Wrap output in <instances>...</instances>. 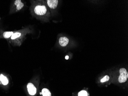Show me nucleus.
Returning a JSON list of instances; mask_svg holds the SVG:
<instances>
[{
    "label": "nucleus",
    "mask_w": 128,
    "mask_h": 96,
    "mask_svg": "<svg viewBox=\"0 0 128 96\" xmlns=\"http://www.w3.org/2000/svg\"><path fill=\"white\" fill-rule=\"evenodd\" d=\"M120 75L118 78V81L120 83H123L126 82L128 78V73L126 69L125 68H121L120 69Z\"/></svg>",
    "instance_id": "f257e3e1"
},
{
    "label": "nucleus",
    "mask_w": 128,
    "mask_h": 96,
    "mask_svg": "<svg viewBox=\"0 0 128 96\" xmlns=\"http://www.w3.org/2000/svg\"><path fill=\"white\" fill-rule=\"evenodd\" d=\"M34 11L37 15L42 16L46 14L47 9L44 6L38 5L34 8Z\"/></svg>",
    "instance_id": "f03ea898"
},
{
    "label": "nucleus",
    "mask_w": 128,
    "mask_h": 96,
    "mask_svg": "<svg viewBox=\"0 0 128 96\" xmlns=\"http://www.w3.org/2000/svg\"><path fill=\"white\" fill-rule=\"evenodd\" d=\"M27 87L28 92L30 95H34L36 93V88L33 84L31 83H28L27 85Z\"/></svg>",
    "instance_id": "7ed1b4c3"
},
{
    "label": "nucleus",
    "mask_w": 128,
    "mask_h": 96,
    "mask_svg": "<svg viewBox=\"0 0 128 96\" xmlns=\"http://www.w3.org/2000/svg\"><path fill=\"white\" fill-rule=\"evenodd\" d=\"M47 2L48 6L50 8L54 9L56 8L58 1L57 0H48Z\"/></svg>",
    "instance_id": "20e7f679"
},
{
    "label": "nucleus",
    "mask_w": 128,
    "mask_h": 96,
    "mask_svg": "<svg viewBox=\"0 0 128 96\" xmlns=\"http://www.w3.org/2000/svg\"><path fill=\"white\" fill-rule=\"evenodd\" d=\"M69 40L68 38L66 37H62L60 38L59 43L62 47H65L68 44Z\"/></svg>",
    "instance_id": "39448f33"
},
{
    "label": "nucleus",
    "mask_w": 128,
    "mask_h": 96,
    "mask_svg": "<svg viewBox=\"0 0 128 96\" xmlns=\"http://www.w3.org/2000/svg\"><path fill=\"white\" fill-rule=\"evenodd\" d=\"M0 80L4 85H7L8 83V80L7 77L1 74L0 76Z\"/></svg>",
    "instance_id": "423d86ee"
},
{
    "label": "nucleus",
    "mask_w": 128,
    "mask_h": 96,
    "mask_svg": "<svg viewBox=\"0 0 128 96\" xmlns=\"http://www.w3.org/2000/svg\"><path fill=\"white\" fill-rule=\"evenodd\" d=\"M43 96H51L50 91L47 88H44L42 89V93Z\"/></svg>",
    "instance_id": "0eeeda50"
},
{
    "label": "nucleus",
    "mask_w": 128,
    "mask_h": 96,
    "mask_svg": "<svg viewBox=\"0 0 128 96\" xmlns=\"http://www.w3.org/2000/svg\"><path fill=\"white\" fill-rule=\"evenodd\" d=\"M13 34V32H5L3 34V36L6 39H8L11 37Z\"/></svg>",
    "instance_id": "6e6552de"
},
{
    "label": "nucleus",
    "mask_w": 128,
    "mask_h": 96,
    "mask_svg": "<svg viewBox=\"0 0 128 96\" xmlns=\"http://www.w3.org/2000/svg\"><path fill=\"white\" fill-rule=\"evenodd\" d=\"M21 35V34L20 32H16V33H14L12 35L11 37V39L12 40L18 38Z\"/></svg>",
    "instance_id": "1a4fd4ad"
},
{
    "label": "nucleus",
    "mask_w": 128,
    "mask_h": 96,
    "mask_svg": "<svg viewBox=\"0 0 128 96\" xmlns=\"http://www.w3.org/2000/svg\"><path fill=\"white\" fill-rule=\"evenodd\" d=\"M78 96H88L87 91L85 90H82L78 93Z\"/></svg>",
    "instance_id": "9d476101"
},
{
    "label": "nucleus",
    "mask_w": 128,
    "mask_h": 96,
    "mask_svg": "<svg viewBox=\"0 0 128 96\" xmlns=\"http://www.w3.org/2000/svg\"><path fill=\"white\" fill-rule=\"evenodd\" d=\"M24 6V4L22 2H21L16 6V9L17 10H20L23 8Z\"/></svg>",
    "instance_id": "9b49d317"
},
{
    "label": "nucleus",
    "mask_w": 128,
    "mask_h": 96,
    "mask_svg": "<svg viewBox=\"0 0 128 96\" xmlns=\"http://www.w3.org/2000/svg\"><path fill=\"white\" fill-rule=\"evenodd\" d=\"M109 80V77L108 76L106 75L105 77H104L102 79H101L100 81L102 83L106 82V81H108Z\"/></svg>",
    "instance_id": "f8f14e48"
},
{
    "label": "nucleus",
    "mask_w": 128,
    "mask_h": 96,
    "mask_svg": "<svg viewBox=\"0 0 128 96\" xmlns=\"http://www.w3.org/2000/svg\"><path fill=\"white\" fill-rule=\"evenodd\" d=\"M21 1L20 0H16L15 2V4L16 6H17V5H18V4L21 3Z\"/></svg>",
    "instance_id": "ddd939ff"
},
{
    "label": "nucleus",
    "mask_w": 128,
    "mask_h": 96,
    "mask_svg": "<svg viewBox=\"0 0 128 96\" xmlns=\"http://www.w3.org/2000/svg\"><path fill=\"white\" fill-rule=\"evenodd\" d=\"M69 58V56H66L65 57V59H66V60H68Z\"/></svg>",
    "instance_id": "4468645a"
}]
</instances>
